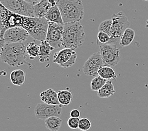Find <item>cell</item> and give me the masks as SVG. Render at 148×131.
<instances>
[{
	"mask_svg": "<svg viewBox=\"0 0 148 131\" xmlns=\"http://www.w3.org/2000/svg\"><path fill=\"white\" fill-rule=\"evenodd\" d=\"M53 5L49 0H42L38 4L34 5L35 16L38 18H44L46 16L49 10Z\"/></svg>",
	"mask_w": 148,
	"mask_h": 131,
	"instance_id": "cell-15",
	"label": "cell"
},
{
	"mask_svg": "<svg viewBox=\"0 0 148 131\" xmlns=\"http://www.w3.org/2000/svg\"><path fill=\"white\" fill-rule=\"evenodd\" d=\"M91 122L87 118H82L79 120L78 129L81 131H87L91 129Z\"/></svg>",
	"mask_w": 148,
	"mask_h": 131,
	"instance_id": "cell-26",
	"label": "cell"
},
{
	"mask_svg": "<svg viewBox=\"0 0 148 131\" xmlns=\"http://www.w3.org/2000/svg\"><path fill=\"white\" fill-rule=\"evenodd\" d=\"M97 42L100 44H108L110 40V36L107 33L99 32L97 35Z\"/></svg>",
	"mask_w": 148,
	"mask_h": 131,
	"instance_id": "cell-27",
	"label": "cell"
},
{
	"mask_svg": "<svg viewBox=\"0 0 148 131\" xmlns=\"http://www.w3.org/2000/svg\"><path fill=\"white\" fill-rule=\"evenodd\" d=\"M45 19L47 20L49 22H52L62 25L64 24V22H63L61 13L60 12V10L57 5L51 7L47 12Z\"/></svg>",
	"mask_w": 148,
	"mask_h": 131,
	"instance_id": "cell-16",
	"label": "cell"
},
{
	"mask_svg": "<svg viewBox=\"0 0 148 131\" xmlns=\"http://www.w3.org/2000/svg\"><path fill=\"white\" fill-rule=\"evenodd\" d=\"M1 4L10 12L18 15L36 17L34 13V5L25 0H0Z\"/></svg>",
	"mask_w": 148,
	"mask_h": 131,
	"instance_id": "cell-6",
	"label": "cell"
},
{
	"mask_svg": "<svg viewBox=\"0 0 148 131\" xmlns=\"http://www.w3.org/2000/svg\"><path fill=\"white\" fill-rule=\"evenodd\" d=\"M56 5L61 13L64 23L79 22L84 16L82 0H57Z\"/></svg>",
	"mask_w": 148,
	"mask_h": 131,
	"instance_id": "cell-4",
	"label": "cell"
},
{
	"mask_svg": "<svg viewBox=\"0 0 148 131\" xmlns=\"http://www.w3.org/2000/svg\"><path fill=\"white\" fill-rule=\"evenodd\" d=\"M112 20H106L102 22L98 27L99 32H103L107 33L110 36L112 34Z\"/></svg>",
	"mask_w": 148,
	"mask_h": 131,
	"instance_id": "cell-25",
	"label": "cell"
},
{
	"mask_svg": "<svg viewBox=\"0 0 148 131\" xmlns=\"http://www.w3.org/2000/svg\"><path fill=\"white\" fill-rule=\"evenodd\" d=\"M40 54H39V61L40 62H47L50 59L52 51L54 50V48L46 40L40 42Z\"/></svg>",
	"mask_w": 148,
	"mask_h": 131,
	"instance_id": "cell-14",
	"label": "cell"
},
{
	"mask_svg": "<svg viewBox=\"0 0 148 131\" xmlns=\"http://www.w3.org/2000/svg\"><path fill=\"white\" fill-rule=\"evenodd\" d=\"M85 32L79 22L66 23L64 25L63 47L76 49L82 47L85 40Z\"/></svg>",
	"mask_w": 148,
	"mask_h": 131,
	"instance_id": "cell-3",
	"label": "cell"
},
{
	"mask_svg": "<svg viewBox=\"0 0 148 131\" xmlns=\"http://www.w3.org/2000/svg\"><path fill=\"white\" fill-rule=\"evenodd\" d=\"M27 47L23 42L5 44L1 46V59L10 66L19 67L27 62Z\"/></svg>",
	"mask_w": 148,
	"mask_h": 131,
	"instance_id": "cell-2",
	"label": "cell"
},
{
	"mask_svg": "<svg viewBox=\"0 0 148 131\" xmlns=\"http://www.w3.org/2000/svg\"><path fill=\"white\" fill-rule=\"evenodd\" d=\"M70 116L71 117L75 118H79L81 116V112L77 109H73L70 112Z\"/></svg>",
	"mask_w": 148,
	"mask_h": 131,
	"instance_id": "cell-29",
	"label": "cell"
},
{
	"mask_svg": "<svg viewBox=\"0 0 148 131\" xmlns=\"http://www.w3.org/2000/svg\"><path fill=\"white\" fill-rule=\"evenodd\" d=\"M10 80L16 86H21L26 80L25 73L22 69L14 70L10 74Z\"/></svg>",
	"mask_w": 148,
	"mask_h": 131,
	"instance_id": "cell-18",
	"label": "cell"
},
{
	"mask_svg": "<svg viewBox=\"0 0 148 131\" xmlns=\"http://www.w3.org/2000/svg\"><path fill=\"white\" fill-rule=\"evenodd\" d=\"M115 93V90L112 80H107L105 85L98 91V96L101 98H108L114 95Z\"/></svg>",
	"mask_w": 148,
	"mask_h": 131,
	"instance_id": "cell-19",
	"label": "cell"
},
{
	"mask_svg": "<svg viewBox=\"0 0 148 131\" xmlns=\"http://www.w3.org/2000/svg\"><path fill=\"white\" fill-rule=\"evenodd\" d=\"M41 100L45 104L49 105H60V103L58 99V93L54 90L49 88V89L42 91L40 94Z\"/></svg>",
	"mask_w": 148,
	"mask_h": 131,
	"instance_id": "cell-13",
	"label": "cell"
},
{
	"mask_svg": "<svg viewBox=\"0 0 148 131\" xmlns=\"http://www.w3.org/2000/svg\"><path fill=\"white\" fill-rule=\"evenodd\" d=\"M45 126L51 131H58L62 126V120L58 117L52 116L44 121Z\"/></svg>",
	"mask_w": 148,
	"mask_h": 131,
	"instance_id": "cell-20",
	"label": "cell"
},
{
	"mask_svg": "<svg viewBox=\"0 0 148 131\" xmlns=\"http://www.w3.org/2000/svg\"><path fill=\"white\" fill-rule=\"evenodd\" d=\"M58 99L60 105L62 106H68L73 100V94L68 90H59L58 92Z\"/></svg>",
	"mask_w": 148,
	"mask_h": 131,
	"instance_id": "cell-21",
	"label": "cell"
},
{
	"mask_svg": "<svg viewBox=\"0 0 148 131\" xmlns=\"http://www.w3.org/2000/svg\"><path fill=\"white\" fill-rule=\"evenodd\" d=\"M49 22V21H48ZM46 40L54 49L63 47L64 25L49 22Z\"/></svg>",
	"mask_w": 148,
	"mask_h": 131,
	"instance_id": "cell-8",
	"label": "cell"
},
{
	"mask_svg": "<svg viewBox=\"0 0 148 131\" xmlns=\"http://www.w3.org/2000/svg\"><path fill=\"white\" fill-rule=\"evenodd\" d=\"M98 75L106 80H112L117 78V74L110 66H104L100 69Z\"/></svg>",
	"mask_w": 148,
	"mask_h": 131,
	"instance_id": "cell-22",
	"label": "cell"
},
{
	"mask_svg": "<svg viewBox=\"0 0 148 131\" xmlns=\"http://www.w3.org/2000/svg\"><path fill=\"white\" fill-rule=\"evenodd\" d=\"M1 37L12 27H22L34 39L40 42L46 39L49 22L44 18L25 16L7 10L1 4Z\"/></svg>",
	"mask_w": 148,
	"mask_h": 131,
	"instance_id": "cell-1",
	"label": "cell"
},
{
	"mask_svg": "<svg viewBox=\"0 0 148 131\" xmlns=\"http://www.w3.org/2000/svg\"><path fill=\"white\" fill-rule=\"evenodd\" d=\"M25 1L30 3V4L33 5H36L37 4H38V3H39L42 0H25Z\"/></svg>",
	"mask_w": 148,
	"mask_h": 131,
	"instance_id": "cell-30",
	"label": "cell"
},
{
	"mask_svg": "<svg viewBox=\"0 0 148 131\" xmlns=\"http://www.w3.org/2000/svg\"><path fill=\"white\" fill-rule=\"evenodd\" d=\"M144 1H148V0H143Z\"/></svg>",
	"mask_w": 148,
	"mask_h": 131,
	"instance_id": "cell-31",
	"label": "cell"
},
{
	"mask_svg": "<svg viewBox=\"0 0 148 131\" xmlns=\"http://www.w3.org/2000/svg\"><path fill=\"white\" fill-rule=\"evenodd\" d=\"M29 33L22 27H12L7 29L1 37V46L5 44L22 42L28 39Z\"/></svg>",
	"mask_w": 148,
	"mask_h": 131,
	"instance_id": "cell-9",
	"label": "cell"
},
{
	"mask_svg": "<svg viewBox=\"0 0 148 131\" xmlns=\"http://www.w3.org/2000/svg\"><path fill=\"white\" fill-rule=\"evenodd\" d=\"M135 32L130 28H127L123 33L120 40L119 45L121 47H127L133 42L135 38Z\"/></svg>",
	"mask_w": 148,
	"mask_h": 131,
	"instance_id": "cell-17",
	"label": "cell"
},
{
	"mask_svg": "<svg viewBox=\"0 0 148 131\" xmlns=\"http://www.w3.org/2000/svg\"><path fill=\"white\" fill-rule=\"evenodd\" d=\"M27 51L30 58L31 59H34L39 56L40 46L36 44L35 42H30L27 45Z\"/></svg>",
	"mask_w": 148,
	"mask_h": 131,
	"instance_id": "cell-24",
	"label": "cell"
},
{
	"mask_svg": "<svg viewBox=\"0 0 148 131\" xmlns=\"http://www.w3.org/2000/svg\"><path fill=\"white\" fill-rule=\"evenodd\" d=\"M100 47V54L105 65L114 67L121 60V52L117 45L113 44H100L97 42Z\"/></svg>",
	"mask_w": 148,
	"mask_h": 131,
	"instance_id": "cell-7",
	"label": "cell"
},
{
	"mask_svg": "<svg viewBox=\"0 0 148 131\" xmlns=\"http://www.w3.org/2000/svg\"><path fill=\"white\" fill-rule=\"evenodd\" d=\"M77 59L75 49L64 48L56 52L53 57V62L64 68H68L75 64Z\"/></svg>",
	"mask_w": 148,
	"mask_h": 131,
	"instance_id": "cell-10",
	"label": "cell"
},
{
	"mask_svg": "<svg viewBox=\"0 0 148 131\" xmlns=\"http://www.w3.org/2000/svg\"><path fill=\"white\" fill-rule=\"evenodd\" d=\"M107 80L103 78H101L99 75L95 77L91 81V89L93 91H99L101 88L105 85V83H107Z\"/></svg>",
	"mask_w": 148,
	"mask_h": 131,
	"instance_id": "cell-23",
	"label": "cell"
},
{
	"mask_svg": "<svg viewBox=\"0 0 148 131\" xmlns=\"http://www.w3.org/2000/svg\"><path fill=\"white\" fill-rule=\"evenodd\" d=\"M105 66L100 52L94 53L84 63L83 71L84 74L88 76L96 77L98 76V72L102 67Z\"/></svg>",
	"mask_w": 148,
	"mask_h": 131,
	"instance_id": "cell-11",
	"label": "cell"
},
{
	"mask_svg": "<svg viewBox=\"0 0 148 131\" xmlns=\"http://www.w3.org/2000/svg\"><path fill=\"white\" fill-rule=\"evenodd\" d=\"M62 105H54L40 103L38 104L34 110L35 115L37 119L45 120L51 117H58L62 114Z\"/></svg>",
	"mask_w": 148,
	"mask_h": 131,
	"instance_id": "cell-12",
	"label": "cell"
},
{
	"mask_svg": "<svg viewBox=\"0 0 148 131\" xmlns=\"http://www.w3.org/2000/svg\"><path fill=\"white\" fill-rule=\"evenodd\" d=\"M79 120L80 119L79 118H75L70 117V118L68 120V126L71 129H78Z\"/></svg>",
	"mask_w": 148,
	"mask_h": 131,
	"instance_id": "cell-28",
	"label": "cell"
},
{
	"mask_svg": "<svg viewBox=\"0 0 148 131\" xmlns=\"http://www.w3.org/2000/svg\"><path fill=\"white\" fill-rule=\"evenodd\" d=\"M112 29L110 35V44H119L121 37L124 31L129 28L130 22L127 17L122 12L114 13L112 15Z\"/></svg>",
	"mask_w": 148,
	"mask_h": 131,
	"instance_id": "cell-5",
	"label": "cell"
}]
</instances>
